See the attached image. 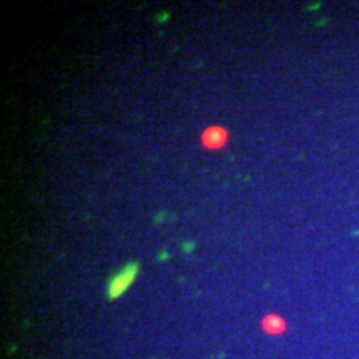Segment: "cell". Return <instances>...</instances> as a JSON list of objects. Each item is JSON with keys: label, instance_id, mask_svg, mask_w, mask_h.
Listing matches in <instances>:
<instances>
[{"label": "cell", "instance_id": "cell-1", "mask_svg": "<svg viewBox=\"0 0 359 359\" xmlns=\"http://www.w3.org/2000/svg\"><path fill=\"white\" fill-rule=\"evenodd\" d=\"M139 274V264L137 262H129L118 273L111 278L107 286V294L109 299H116L124 294L130 285L135 283L136 277Z\"/></svg>", "mask_w": 359, "mask_h": 359}, {"label": "cell", "instance_id": "cell-2", "mask_svg": "<svg viewBox=\"0 0 359 359\" xmlns=\"http://www.w3.org/2000/svg\"><path fill=\"white\" fill-rule=\"evenodd\" d=\"M226 140H228V132L218 126H212L205 129L203 133V137H201L203 145L208 149L222 148Z\"/></svg>", "mask_w": 359, "mask_h": 359}, {"label": "cell", "instance_id": "cell-3", "mask_svg": "<svg viewBox=\"0 0 359 359\" xmlns=\"http://www.w3.org/2000/svg\"><path fill=\"white\" fill-rule=\"evenodd\" d=\"M193 249H194V243L188 241V243H185V244L182 245V250L187 252V253H191Z\"/></svg>", "mask_w": 359, "mask_h": 359}]
</instances>
